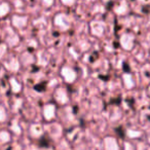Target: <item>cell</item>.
I'll return each mask as SVG.
<instances>
[{
	"instance_id": "cell-13",
	"label": "cell",
	"mask_w": 150,
	"mask_h": 150,
	"mask_svg": "<svg viewBox=\"0 0 150 150\" xmlns=\"http://www.w3.org/2000/svg\"><path fill=\"white\" fill-rule=\"evenodd\" d=\"M11 86H13V92H20V90H21V86L18 83L17 80L13 78V79L11 80Z\"/></svg>"
},
{
	"instance_id": "cell-16",
	"label": "cell",
	"mask_w": 150,
	"mask_h": 150,
	"mask_svg": "<svg viewBox=\"0 0 150 150\" xmlns=\"http://www.w3.org/2000/svg\"><path fill=\"white\" fill-rule=\"evenodd\" d=\"M54 2V0H43V3L46 5V6H50Z\"/></svg>"
},
{
	"instance_id": "cell-11",
	"label": "cell",
	"mask_w": 150,
	"mask_h": 150,
	"mask_svg": "<svg viewBox=\"0 0 150 150\" xmlns=\"http://www.w3.org/2000/svg\"><path fill=\"white\" fill-rule=\"evenodd\" d=\"M7 120V113L3 106L0 105V123L5 122Z\"/></svg>"
},
{
	"instance_id": "cell-10",
	"label": "cell",
	"mask_w": 150,
	"mask_h": 150,
	"mask_svg": "<svg viewBox=\"0 0 150 150\" xmlns=\"http://www.w3.org/2000/svg\"><path fill=\"white\" fill-rule=\"evenodd\" d=\"M9 11V5L7 3H1L0 4V18L4 17Z\"/></svg>"
},
{
	"instance_id": "cell-12",
	"label": "cell",
	"mask_w": 150,
	"mask_h": 150,
	"mask_svg": "<svg viewBox=\"0 0 150 150\" xmlns=\"http://www.w3.org/2000/svg\"><path fill=\"white\" fill-rule=\"evenodd\" d=\"M18 40H19V38H18V36L16 35V34H11V37H7V42H8V44L11 46L15 45L18 42Z\"/></svg>"
},
{
	"instance_id": "cell-9",
	"label": "cell",
	"mask_w": 150,
	"mask_h": 150,
	"mask_svg": "<svg viewBox=\"0 0 150 150\" xmlns=\"http://www.w3.org/2000/svg\"><path fill=\"white\" fill-rule=\"evenodd\" d=\"M6 67H7V69L11 71H17L18 69H19V64H18L17 60L11 59V61L6 62Z\"/></svg>"
},
{
	"instance_id": "cell-7",
	"label": "cell",
	"mask_w": 150,
	"mask_h": 150,
	"mask_svg": "<svg viewBox=\"0 0 150 150\" xmlns=\"http://www.w3.org/2000/svg\"><path fill=\"white\" fill-rule=\"evenodd\" d=\"M54 23H56V25L60 26V27L64 28V29H65V28L67 29V28L69 27V21L64 15L57 16L56 20H54Z\"/></svg>"
},
{
	"instance_id": "cell-6",
	"label": "cell",
	"mask_w": 150,
	"mask_h": 150,
	"mask_svg": "<svg viewBox=\"0 0 150 150\" xmlns=\"http://www.w3.org/2000/svg\"><path fill=\"white\" fill-rule=\"evenodd\" d=\"M54 97H56L54 99H56L60 104H65V103H67V101H68L67 94L63 88H59L56 92V94H54Z\"/></svg>"
},
{
	"instance_id": "cell-1",
	"label": "cell",
	"mask_w": 150,
	"mask_h": 150,
	"mask_svg": "<svg viewBox=\"0 0 150 150\" xmlns=\"http://www.w3.org/2000/svg\"><path fill=\"white\" fill-rule=\"evenodd\" d=\"M44 129L40 123H32L29 127V135L32 139H39L43 136Z\"/></svg>"
},
{
	"instance_id": "cell-5",
	"label": "cell",
	"mask_w": 150,
	"mask_h": 150,
	"mask_svg": "<svg viewBox=\"0 0 150 150\" xmlns=\"http://www.w3.org/2000/svg\"><path fill=\"white\" fill-rule=\"evenodd\" d=\"M62 75L67 82H73L75 80V78H76V73H75L71 68H68V67L63 68Z\"/></svg>"
},
{
	"instance_id": "cell-17",
	"label": "cell",
	"mask_w": 150,
	"mask_h": 150,
	"mask_svg": "<svg viewBox=\"0 0 150 150\" xmlns=\"http://www.w3.org/2000/svg\"><path fill=\"white\" fill-rule=\"evenodd\" d=\"M125 150H132L131 145H129V144H125Z\"/></svg>"
},
{
	"instance_id": "cell-8",
	"label": "cell",
	"mask_w": 150,
	"mask_h": 150,
	"mask_svg": "<svg viewBox=\"0 0 150 150\" xmlns=\"http://www.w3.org/2000/svg\"><path fill=\"white\" fill-rule=\"evenodd\" d=\"M27 20L28 19L26 17L24 18V17H19V16H15L13 18V23L17 28H23L26 25V23H27Z\"/></svg>"
},
{
	"instance_id": "cell-2",
	"label": "cell",
	"mask_w": 150,
	"mask_h": 150,
	"mask_svg": "<svg viewBox=\"0 0 150 150\" xmlns=\"http://www.w3.org/2000/svg\"><path fill=\"white\" fill-rule=\"evenodd\" d=\"M103 150H119V146L117 141L112 137H106L103 140L102 144Z\"/></svg>"
},
{
	"instance_id": "cell-3",
	"label": "cell",
	"mask_w": 150,
	"mask_h": 150,
	"mask_svg": "<svg viewBox=\"0 0 150 150\" xmlns=\"http://www.w3.org/2000/svg\"><path fill=\"white\" fill-rule=\"evenodd\" d=\"M43 118L46 121H52V119H54L56 117V107L52 104H48L45 105L43 108Z\"/></svg>"
},
{
	"instance_id": "cell-15",
	"label": "cell",
	"mask_w": 150,
	"mask_h": 150,
	"mask_svg": "<svg viewBox=\"0 0 150 150\" xmlns=\"http://www.w3.org/2000/svg\"><path fill=\"white\" fill-rule=\"evenodd\" d=\"M5 52H6V48H5V45H0V57L3 56V54H5Z\"/></svg>"
},
{
	"instance_id": "cell-4",
	"label": "cell",
	"mask_w": 150,
	"mask_h": 150,
	"mask_svg": "<svg viewBox=\"0 0 150 150\" xmlns=\"http://www.w3.org/2000/svg\"><path fill=\"white\" fill-rule=\"evenodd\" d=\"M13 141L11 133L7 129H1L0 131V146L7 145Z\"/></svg>"
},
{
	"instance_id": "cell-14",
	"label": "cell",
	"mask_w": 150,
	"mask_h": 150,
	"mask_svg": "<svg viewBox=\"0 0 150 150\" xmlns=\"http://www.w3.org/2000/svg\"><path fill=\"white\" fill-rule=\"evenodd\" d=\"M11 131L13 132V133L16 134V135H20V134L22 133L21 132V129H20V127H19V125H18L17 122H13V125H11Z\"/></svg>"
}]
</instances>
